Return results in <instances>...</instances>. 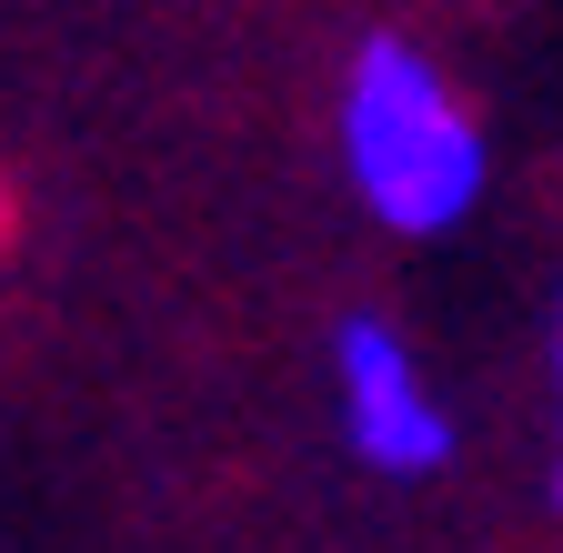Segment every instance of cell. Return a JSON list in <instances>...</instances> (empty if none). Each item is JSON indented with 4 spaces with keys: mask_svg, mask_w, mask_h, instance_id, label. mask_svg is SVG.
I'll return each mask as SVG.
<instances>
[{
    "mask_svg": "<svg viewBox=\"0 0 563 553\" xmlns=\"http://www.w3.org/2000/svg\"><path fill=\"white\" fill-rule=\"evenodd\" d=\"M0 242H11V191H0Z\"/></svg>",
    "mask_w": 563,
    "mask_h": 553,
    "instance_id": "cell-4",
    "label": "cell"
},
{
    "mask_svg": "<svg viewBox=\"0 0 563 553\" xmlns=\"http://www.w3.org/2000/svg\"><path fill=\"white\" fill-rule=\"evenodd\" d=\"M332 162L393 242H453L493 191V131L422 41L373 31L332 81Z\"/></svg>",
    "mask_w": 563,
    "mask_h": 553,
    "instance_id": "cell-1",
    "label": "cell"
},
{
    "mask_svg": "<svg viewBox=\"0 0 563 553\" xmlns=\"http://www.w3.org/2000/svg\"><path fill=\"white\" fill-rule=\"evenodd\" d=\"M543 483L563 504V292H553V332H543Z\"/></svg>",
    "mask_w": 563,
    "mask_h": 553,
    "instance_id": "cell-3",
    "label": "cell"
},
{
    "mask_svg": "<svg viewBox=\"0 0 563 553\" xmlns=\"http://www.w3.org/2000/svg\"><path fill=\"white\" fill-rule=\"evenodd\" d=\"M322 383H332L342 453L363 463V473H383V483H433L453 463V402H443L433 363L402 342V322H383V312L332 322Z\"/></svg>",
    "mask_w": 563,
    "mask_h": 553,
    "instance_id": "cell-2",
    "label": "cell"
}]
</instances>
